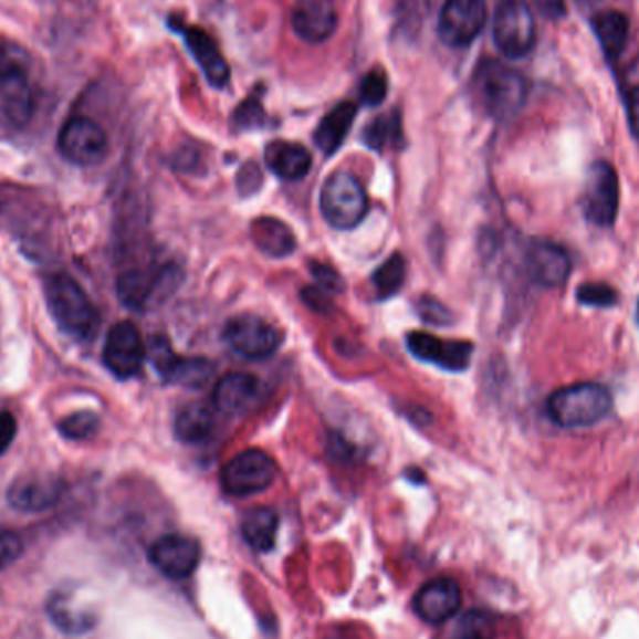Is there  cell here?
Listing matches in <instances>:
<instances>
[{
    "mask_svg": "<svg viewBox=\"0 0 639 639\" xmlns=\"http://www.w3.org/2000/svg\"><path fill=\"white\" fill-rule=\"evenodd\" d=\"M45 300L62 332L78 341L94 337L99 314L86 296L85 290L66 273H56L45 283Z\"/></svg>",
    "mask_w": 639,
    "mask_h": 639,
    "instance_id": "obj_1",
    "label": "cell"
},
{
    "mask_svg": "<svg viewBox=\"0 0 639 639\" xmlns=\"http://www.w3.org/2000/svg\"><path fill=\"white\" fill-rule=\"evenodd\" d=\"M546 410L549 419L565 429L591 427L611 410V392L595 381H582L552 392Z\"/></svg>",
    "mask_w": 639,
    "mask_h": 639,
    "instance_id": "obj_2",
    "label": "cell"
},
{
    "mask_svg": "<svg viewBox=\"0 0 639 639\" xmlns=\"http://www.w3.org/2000/svg\"><path fill=\"white\" fill-rule=\"evenodd\" d=\"M473 86L486 113L497 121L513 118L524 107L527 97L524 75L497 61H486L479 66Z\"/></svg>",
    "mask_w": 639,
    "mask_h": 639,
    "instance_id": "obj_3",
    "label": "cell"
},
{
    "mask_svg": "<svg viewBox=\"0 0 639 639\" xmlns=\"http://www.w3.org/2000/svg\"><path fill=\"white\" fill-rule=\"evenodd\" d=\"M367 210V193L356 176L338 170L324 181L320 191V211L332 229H356Z\"/></svg>",
    "mask_w": 639,
    "mask_h": 639,
    "instance_id": "obj_4",
    "label": "cell"
},
{
    "mask_svg": "<svg viewBox=\"0 0 639 639\" xmlns=\"http://www.w3.org/2000/svg\"><path fill=\"white\" fill-rule=\"evenodd\" d=\"M34 109L29 73L23 59L13 49L0 51V122L10 127H23Z\"/></svg>",
    "mask_w": 639,
    "mask_h": 639,
    "instance_id": "obj_5",
    "label": "cell"
},
{
    "mask_svg": "<svg viewBox=\"0 0 639 639\" xmlns=\"http://www.w3.org/2000/svg\"><path fill=\"white\" fill-rule=\"evenodd\" d=\"M146 357L165 381L188 389H202L216 376V365L208 357L178 356L165 337L151 338Z\"/></svg>",
    "mask_w": 639,
    "mask_h": 639,
    "instance_id": "obj_6",
    "label": "cell"
},
{
    "mask_svg": "<svg viewBox=\"0 0 639 639\" xmlns=\"http://www.w3.org/2000/svg\"><path fill=\"white\" fill-rule=\"evenodd\" d=\"M277 476L275 460L260 449L238 452L221 470V486L232 497H249L272 486Z\"/></svg>",
    "mask_w": 639,
    "mask_h": 639,
    "instance_id": "obj_7",
    "label": "cell"
},
{
    "mask_svg": "<svg viewBox=\"0 0 639 639\" xmlns=\"http://www.w3.org/2000/svg\"><path fill=\"white\" fill-rule=\"evenodd\" d=\"M494 43L507 59L527 55L537 38L535 15L524 0H505L494 18Z\"/></svg>",
    "mask_w": 639,
    "mask_h": 639,
    "instance_id": "obj_8",
    "label": "cell"
},
{
    "mask_svg": "<svg viewBox=\"0 0 639 639\" xmlns=\"http://www.w3.org/2000/svg\"><path fill=\"white\" fill-rule=\"evenodd\" d=\"M619 176L608 161H597L585 178L584 195H582V210L589 223L609 229L616 224L619 213Z\"/></svg>",
    "mask_w": 639,
    "mask_h": 639,
    "instance_id": "obj_9",
    "label": "cell"
},
{
    "mask_svg": "<svg viewBox=\"0 0 639 639\" xmlns=\"http://www.w3.org/2000/svg\"><path fill=\"white\" fill-rule=\"evenodd\" d=\"M223 335L238 356L251 362L272 357L283 343V335L277 327L254 314H240L230 318Z\"/></svg>",
    "mask_w": 639,
    "mask_h": 639,
    "instance_id": "obj_10",
    "label": "cell"
},
{
    "mask_svg": "<svg viewBox=\"0 0 639 639\" xmlns=\"http://www.w3.org/2000/svg\"><path fill=\"white\" fill-rule=\"evenodd\" d=\"M56 145L64 159L78 167H94L102 164L109 150L107 133L103 132L97 122L86 116L70 118L62 126Z\"/></svg>",
    "mask_w": 639,
    "mask_h": 639,
    "instance_id": "obj_11",
    "label": "cell"
},
{
    "mask_svg": "<svg viewBox=\"0 0 639 639\" xmlns=\"http://www.w3.org/2000/svg\"><path fill=\"white\" fill-rule=\"evenodd\" d=\"M146 346L139 327L133 322H118L111 327L103 344V363L111 375L121 380H129L140 373L145 365Z\"/></svg>",
    "mask_w": 639,
    "mask_h": 639,
    "instance_id": "obj_12",
    "label": "cell"
},
{
    "mask_svg": "<svg viewBox=\"0 0 639 639\" xmlns=\"http://www.w3.org/2000/svg\"><path fill=\"white\" fill-rule=\"evenodd\" d=\"M486 23V0H446L438 36L447 48H468Z\"/></svg>",
    "mask_w": 639,
    "mask_h": 639,
    "instance_id": "obj_13",
    "label": "cell"
},
{
    "mask_svg": "<svg viewBox=\"0 0 639 639\" xmlns=\"http://www.w3.org/2000/svg\"><path fill=\"white\" fill-rule=\"evenodd\" d=\"M64 494V481L49 471H31L19 475L7 492L10 507L19 513L36 514L55 507Z\"/></svg>",
    "mask_w": 639,
    "mask_h": 639,
    "instance_id": "obj_14",
    "label": "cell"
},
{
    "mask_svg": "<svg viewBox=\"0 0 639 639\" xmlns=\"http://www.w3.org/2000/svg\"><path fill=\"white\" fill-rule=\"evenodd\" d=\"M200 544L197 538L172 533L157 538L148 549V559L169 579H186L199 568Z\"/></svg>",
    "mask_w": 639,
    "mask_h": 639,
    "instance_id": "obj_15",
    "label": "cell"
},
{
    "mask_svg": "<svg viewBox=\"0 0 639 639\" xmlns=\"http://www.w3.org/2000/svg\"><path fill=\"white\" fill-rule=\"evenodd\" d=\"M49 619L61 632L81 636L96 628L99 616L88 598L81 595L78 587H61L49 597Z\"/></svg>",
    "mask_w": 639,
    "mask_h": 639,
    "instance_id": "obj_16",
    "label": "cell"
},
{
    "mask_svg": "<svg viewBox=\"0 0 639 639\" xmlns=\"http://www.w3.org/2000/svg\"><path fill=\"white\" fill-rule=\"evenodd\" d=\"M406 344L411 356L419 362L430 363L451 373L465 370L473 356V344L468 341H447L427 332L410 333Z\"/></svg>",
    "mask_w": 639,
    "mask_h": 639,
    "instance_id": "obj_17",
    "label": "cell"
},
{
    "mask_svg": "<svg viewBox=\"0 0 639 639\" xmlns=\"http://www.w3.org/2000/svg\"><path fill=\"white\" fill-rule=\"evenodd\" d=\"M462 608V589L452 578L430 579L413 597V611L429 625L451 621Z\"/></svg>",
    "mask_w": 639,
    "mask_h": 639,
    "instance_id": "obj_18",
    "label": "cell"
},
{
    "mask_svg": "<svg viewBox=\"0 0 639 639\" xmlns=\"http://www.w3.org/2000/svg\"><path fill=\"white\" fill-rule=\"evenodd\" d=\"M290 23L303 42H326L337 29V8L333 0H296Z\"/></svg>",
    "mask_w": 639,
    "mask_h": 639,
    "instance_id": "obj_19",
    "label": "cell"
},
{
    "mask_svg": "<svg viewBox=\"0 0 639 639\" xmlns=\"http://www.w3.org/2000/svg\"><path fill=\"white\" fill-rule=\"evenodd\" d=\"M525 268L530 277L544 289H559L573 272V260L562 245L537 242L527 249Z\"/></svg>",
    "mask_w": 639,
    "mask_h": 639,
    "instance_id": "obj_20",
    "label": "cell"
},
{
    "mask_svg": "<svg viewBox=\"0 0 639 639\" xmlns=\"http://www.w3.org/2000/svg\"><path fill=\"white\" fill-rule=\"evenodd\" d=\"M172 279H178V273L172 272L170 265L159 272H129L118 279L116 292L126 307L140 311L148 307L154 297L169 294Z\"/></svg>",
    "mask_w": 639,
    "mask_h": 639,
    "instance_id": "obj_21",
    "label": "cell"
},
{
    "mask_svg": "<svg viewBox=\"0 0 639 639\" xmlns=\"http://www.w3.org/2000/svg\"><path fill=\"white\" fill-rule=\"evenodd\" d=\"M260 381L249 373H229L213 387V406L227 416H240L254 405Z\"/></svg>",
    "mask_w": 639,
    "mask_h": 639,
    "instance_id": "obj_22",
    "label": "cell"
},
{
    "mask_svg": "<svg viewBox=\"0 0 639 639\" xmlns=\"http://www.w3.org/2000/svg\"><path fill=\"white\" fill-rule=\"evenodd\" d=\"M184 34V40L188 43V49L195 61L199 62L206 77L213 86H224L229 83L230 70L229 64L224 62L221 51H219L218 43L211 40L208 32L197 27H181L176 29Z\"/></svg>",
    "mask_w": 639,
    "mask_h": 639,
    "instance_id": "obj_23",
    "label": "cell"
},
{
    "mask_svg": "<svg viewBox=\"0 0 639 639\" xmlns=\"http://www.w3.org/2000/svg\"><path fill=\"white\" fill-rule=\"evenodd\" d=\"M265 165L283 180H302L313 167V156L305 146L290 140H273L265 146Z\"/></svg>",
    "mask_w": 639,
    "mask_h": 639,
    "instance_id": "obj_24",
    "label": "cell"
},
{
    "mask_svg": "<svg viewBox=\"0 0 639 639\" xmlns=\"http://www.w3.org/2000/svg\"><path fill=\"white\" fill-rule=\"evenodd\" d=\"M251 238L260 253L270 259H286L296 251V235L292 229L281 219L270 216L254 219L251 224Z\"/></svg>",
    "mask_w": 639,
    "mask_h": 639,
    "instance_id": "obj_25",
    "label": "cell"
},
{
    "mask_svg": "<svg viewBox=\"0 0 639 639\" xmlns=\"http://www.w3.org/2000/svg\"><path fill=\"white\" fill-rule=\"evenodd\" d=\"M356 116L357 105L352 102L338 103L335 109L329 111L314 132V143L320 150L326 156H333L343 146Z\"/></svg>",
    "mask_w": 639,
    "mask_h": 639,
    "instance_id": "obj_26",
    "label": "cell"
},
{
    "mask_svg": "<svg viewBox=\"0 0 639 639\" xmlns=\"http://www.w3.org/2000/svg\"><path fill=\"white\" fill-rule=\"evenodd\" d=\"M279 516L273 509L256 507L245 513L242 520L243 541L260 554L272 552L277 538Z\"/></svg>",
    "mask_w": 639,
    "mask_h": 639,
    "instance_id": "obj_27",
    "label": "cell"
},
{
    "mask_svg": "<svg viewBox=\"0 0 639 639\" xmlns=\"http://www.w3.org/2000/svg\"><path fill=\"white\" fill-rule=\"evenodd\" d=\"M216 427L213 411L202 402L184 406L175 417V434L184 443H202L210 438Z\"/></svg>",
    "mask_w": 639,
    "mask_h": 639,
    "instance_id": "obj_28",
    "label": "cell"
},
{
    "mask_svg": "<svg viewBox=\"0 0 639 639\" xmlns=\"http://www.w3.org/2000/svg\"><path fill=\"white\" fill-rule=\"evenodd\" d=\"M593 29L597 34L598 42L603 45L604 53L611 61L621 56L627 48L628 18L617 10H606L593 18Z\"/></svg>",
    "mask_w": 639,
    "mask_h": 639,
    "instance_id": "obj_29",
    "label": "cell"
},
{
    "mask_svg": "<svg viewBox=\"0 0 639 639\" xmlns=\"http://www.w3.org/2000/svg\"><path fill=\"white\" fill-rule=\"evenodd\" d=\"M406 270H408V265H406L405 256L400 253L391 254L373 275L376 297L386 302L389 297L398 294V290L402 289L406 281Z\"/></svg>",
    "mask_w": 639,
    "mask_h": 639,
    "instance_id": "obj_30",
    "label": "cell"
},
{
    "mask_svg": "<svg viewBox=\"0 0 639 639\" xmlns=\"http://www.w3.org/2000/svg\"><path fill=\"white\" fill-rule=\"evenodd\" d=\"M495 633L497 622L494 617L481 609H471L457 621L452 628L451 639H495Z\"/></svg>",
    "mask_w": 639,
    "mask_h": 639,
    "instance_id": "obj_31",
    "label": "cell"
},
{
    "mask_svg": "<svg viewBox=\"0 0 639 639\" xmlns=\"http://www.w3.org/2000/svg\"><path fill=\"white\" fill-rule=\"evenodd\" d=\"M99 429V417L92 411H78L72 416L64 417L59 422L61 434L67 440L83 441L96 434Z\"/></svg>",
    "mask_w": 639,
    "mask_h": 639,
    "instance_id": "obj_32",
    "label": "cell"
},
{
    "mask_svg": "<svg viewBox=\"0 0 639 639\" xmlns=\"http://www.w3.org/2000/svg\"><path fill=\"white\" fill-rule=\"evenodd\" d=\"M576 300L585 307L609 308L619 303V294L606 283H585L576 290Z\"/></svg>",
    "mask_w": 639,
    "mask_h": 639,
    "instance_id": "obj_33",
    "label": "cell"
},
{
    "mask_svg": "<svg viewBox=\"0 0 639 639\" xmlns=\"http://www.w3.org/2000/svg\"><path fill=\"white\" fill-rule=\"evenodd\" d=\"M387 88H389V83H387L386 72L384 70H373L363 78L362 86H359V96H362L363 103L375 107V105H380L386 99Z\"/></svg>",
    "mask_w": 639,
    "mask_h": 639,
    "instance_id": "obj_34",
    "label": "cell"
},
{
    "mask_svg": "<svg viewBox=\"0 0 639 639\" xmlns=\"http://www.w3.org/2000/svg\"><path fill=\"white\" fill-rule=\"evenodd\" d=\"M392 118H395V116H392ZM392 118L381 116V118L373 122V124L367 127L365 143H367V146H370L373 150H384V146H386L389 140L395 139L397 121H392Z\"/></svg>",
    "mask_w": 639,
    "mask_h": 639,
    "instance_id": "obj_35",
    "label": "cell"
},
{
    "mask_svg": "<svg viewBox=\"0 0 639 639\" xmlns=\"http://www.w3.org/2000/svg\"><path fill=\"white\" fill-rule=\"evenodd\" d=\"M23 541L12 530H0V570L12 567L23 555Z\"/></svg>",
    "mask_w": 639,
    "mask_h": 639,
    "instance_id": "obj_36",
    "label": "cell"
},
{
    "mask_svg": "<svg viewBox=\"0 0 639 639\" xmlns=\"http://www.w3.org/2000/svg\"><path fill=\"white\" fill-rule=\"evenodd\" d=\"M417 313L425 322L434 324V326H449L451 324L452 316L449 308L432 296H422L417 302Z\"/></svg>",
    "mask_w": 639,
    "mask_h": 639,
    "instance_id": "obj_37",
    "label": "cell"
},
{
    "mask_svg": "<svg viewBox=\"0 0 639 639\" xmlns=\"http://www.w3.org/2000/svg\"><path fill=\"white\" fill-rule=\"evenodd\" d=\"M311 273H313L316 286L326 290L327 294H335V292H343L344 281L341 279L333 268L324 264H311Z\"/></svg>",
    "mask_w": 639,
    "mask_h": 639,
    "instance_id": "obj_38",
    "label": "cell"
},
{
    "mask_svg": "<svg viewBox=\"0 0 639 639\" xmlns=\"http://www.w3.org/2000/svg\"><path fill=\"white\" fill-rule=\"evenodd\" d=\"M18 434V421L10 411H0V454L10 449Z\"/></svg>",
    "mask_w": 639,
    "mask_h": 639,
    "instance_id": "obj_39",
    "label": "cell"
},
{
    "mask_svg": "<svg viewBox=\"0 0 639 639\" xmlns=\"http://www.w3.org/2000/svg\"><path fill=\"white\" fill-rule=\"evenodd\" d=\"M234 122L240 127L259 126L262 122V107H260L259 102H253V99L243 102L242 107L235 113Z\"/></svg>",
    "mask_w": 639,
    "mask_h": 639,
    "instance_id": "obj_40",
    "label": "cell"
},
{
    "mask_svg": "<svg viewBox=\"0 0 639 639\" xmlns=\"http://www.w3.org/2000/svg\"><path fill=\"white\" fill-rule=\"evenodd\" d=\"M628 124L639 139V86H633L627 96Z\"/></svg>",
    "mask_w": 639,
    "mask_h": 639,
    "instance_id": "obj_41",
    "label": "cell"
},
{
    "mask_svg": "<svg viewBox=\"0 0 639 639\" xmlns=\"http://www.w3.org/2000/svg\"><path fill=\"white\" fill-rule=\"evenodd\" d=\"M303 300L307 303L308 307L316 308V311H326L332 303H329V297H327L326 290L320 289V286H311V289H305L303 292Z\"/></svg>",
    "mask_w": 639,
    "mask_h": 639,
    "instance_id": "obj_42",
    "label": "cell"
},
{
    "mask_svg": "<svg viewBox=\"0 0 639 639\" xmlns=\"http://www.w3.org/2000/svg\"><path fill=\"white\" fill-rule=\"evenodd\" d=\"M538 7L546 18H562L565 15V0H541Z\"/></svg>",
    "mask_w": 639,
    "mask_h": 639,
    "instance_id": "obj_43",
    "label": "cell"
},
{
    "mask_svg": "<svg viewBox=\"0 0 639 639\" xmlns=\"http://www.w3.org/2000/svg\"><path fill=\"white\" fill-rule=\"evenodd\" d=\"M326 639H354V638H350V636H343V633H333V636H329V638Z\"/></svg>",
    "mask_w": 639,
    "mask_h": 639,
    "instance_id": "obj_44",
    "label": "cell"
},
{
    "mask_svg": "<svg viewBox=\"0 0 639 639\" xmlns=\"http://www.w3.org/2000/svg\"><path fill=\"white\" fill-rule=\"evenodd\" d=\"M638 322H639V302H638Z\"/></svg>",
    "mask_w": 639,
    "mask_h": 639,
    "instance_id": "obj_45",
    "label": "cell"
}]
</instances>
